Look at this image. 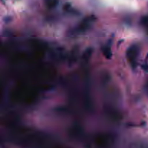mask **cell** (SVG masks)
<instances>
[{"label":"cell","mask_w":148,"mask_h":148,"mask_svg":"<svg viewBox=\"0 0 148 148\" xmlns=\"http://www.w3.org/2000/svg\"><path fill=\"white\" fill-rule=\"evenodd\" d=\"M59 0H46V5L48 8H54L58 5Z\"/></svg>","instance_id":"3957f363"},{"label":"cell","mask_w":148,"mask_h":148,"mask_svg":"<svg viewBox=\"0 0 148 148\" xmlns=\"http://www.w3.org/2000/svg\"><path fill=\"white\" fill-rule=\"evenodd\" d=\"M95 142L98 147H106L109 145L110 139L108 137H106L105 136H100L96 138Z\"/></svg>","instance_id":"7a4b0ae2"},{"label":"cell","mask_w":148,"mask_h":148,"mask_svg":"<svg viewBox=\"0 0 148 148\" xmlns=\"http://www.w3.org/2000/svg\"><path fill=\"white\" fill-rule=\"evenodd\" d=\"M147 57H148V55H147Z\"/></svg>","instance_id":"5b68a950"},{"label":"cell","mask_w":148,"mask_h":148,"mask_svg":"<svg viewBox=\"0 0 148 148\" xmlns=\"http://www.w3.org/2000/svg\"><path fill=\"white\" fill-rule=\"evenodd\" d=\"M142 24L145 25V27L148 31V17H145L142 18Z\"/></svg>","instance_id":"277c9868"},{"label":"cell","mask_w":148,"mask_h":148,"mask_svg":"<svg viewBox=\"0 0 148 148\" xmlns=\"http://www.w3.org/2000/svg\"><path fill=\"white\" fill-rule=\"evenodd\" d=\"M138 53V49L136 47L132 46V48H130L129 49L127 52V56L128 59L130 61L131 63H133V64H135L136 62V56H137Z\"/></svg>","instance_id":"6da1fadb"}]
</instances>
